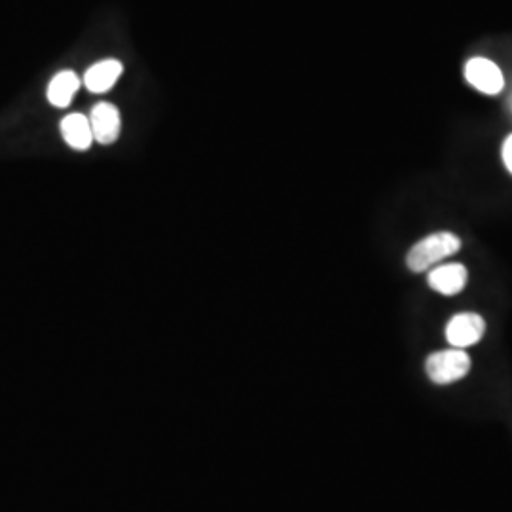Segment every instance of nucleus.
Here are the masks:
<instances>
[{
	"label": "nucleus",
	"instance_id": "nucleus-9",
	"mask_svg": "<svg viewBox=\"0 0 512 512\" xmlns=\"http://www.w3.org/2000/svg\"><path fill=\"white\" fill-rule=\"evenodd\" d=\"M78 90H80L78 74L74 71H61L55 74L48 86V101L57 109H65L71 105Z\"/></svg>",
	"mask_w": 512,
	"mask_h": 512
},
{
	"label": "nucleus",
	"instance_id": "nucleus-2",
	"mask_svg": "<svg viewBox=\"0 0 512 512\" xmlns=\"http://www.w3.org/2000/svg\"><path fill=\"white\" fill-rule=\"evenodd\" d=\"M471 370V357L463 349L435 351L425 361V372L433 384L448 385L459 382Z\"/></svg>",
	"mask_w": 512,
	"mask_h": 512
},
{
	"label": "nucleus",
	"instance_id": "nucleus-5",
	"mask_svg": "<svg viewBox=\"0 0 512 512\" xmlns=\"http://www.w3.org/2000/svg\"><path fill=\"white\" fill-rule=\"evenodd\" d=\"M90 124H92L93 141L101 145H112L118 139L122 129L120 112L110 103H99L92 110Z\"/></svg>",
	"mask_w": 512,
	"mask_h": 512
},
{
	"label": "nucleus",
	"instance_id": "nucleus-4",
	"mask_svg": "<svg viewBox=\"0 0 512 512\" xmlns=\"http://www.w3.org/2000/svg\"><path fill=\"white\" fill-rule=\"evenodd\" d=\"M465 80L486 95H497L505 86V78L494 61L486 57H473L465 65Z\"/></svg>",
	"mask_w": 512,
	"mask_h": 512
},
{
	"label": "nucleus",
	"instance_id": "nucleus-10",
	"mask_svg": "<svg viewBox=\"0 0 512 512\" xmlns=\"http://www.w3.org/2000/svg\"><path fill=\"white\" fill-rule=\"evenodd\" d=\"M503 162H505L509 173L512 175V135H509L503 143Z\"/></svg>",
	"mask_w": 512,
	"mask_h": 512
},
{
	"label": "nucleus",
	"instance_id": "nucleus-7",
	"mask_svg": "<svg viewBox=\"0 0 512 512\" xmlns=\"http://www.w3.org/2000/svg\"><path fill=\"white\" fill-rule=\"evenodd\" d=\"M122 63L118 59H105L101 63L92 65L84 74V84L92 93L109 92L110 88L118 82L122 76Z\"/></svg>",
	"mask_w": 512,
	"mask_h": 512
},
{
	"label": "nucleus",
	"instance_id": "nucleus-8",
	"mask_svg": "<svg viewBox=\"0 0 512 512\" xmlns=\"http://www.w3.org/2000/svg\"><path fill=\"white\" fill-rule=\"evenodd\" d=\"M61 135H63L65 143L74 150H88L93 143L90 118H86L84 114H78V112L65 116L61 122Z\"/></svg>",
	"mask_w": 512,
	"mask_h": 512
},
{
	"label": "nucleus",
	"instance_id": "nucleus-6",
	"mask_svg": "<svg viewBox=\"0 0 512 512\" xmlns=\"http://www.w3.org/2000/svg\"><path fill=\"white\" fill-rule=\"evenodd\" d=\"M469 281L467 268L463 264H442L429 272V287L444 296L459 294Z\"/></svg>",
	"mask_w": 512,
	"mask_h": 512
},
{
	"label": "nucleus",
	"instance_id": "nucleus-1",
	"mask_svg": "<svg viewBox=\"0 0 512 512\" xmlns=\"http://www.w3.org/2000/svg\"><path fill=\"white\" fill-rule=\"evenodd\" d=\"M461 247V239L452 232H437L418 241L406 256L410 272L421 274L437 266L440 260L456 255Z\"/></svg>",
	"mask_w": 512,
	"mask_h": 512
},
{
	"label": "nucleus",
	"instance_id": "nucleus-3",
	"mask_svg": "<svg viewBox=\"0 0 512 512\" xmlns=\"http://www.w3.org/2000/svg\"><path fill=\"white\" fill-rule=\"evenodd\" d=\"M486 332V323L478 313H459L446 327V340L452 348L467 349L478 344Z\"/></svg>",
	"mask_w": 512,
	"mask_h": 512
}]
</instances>
